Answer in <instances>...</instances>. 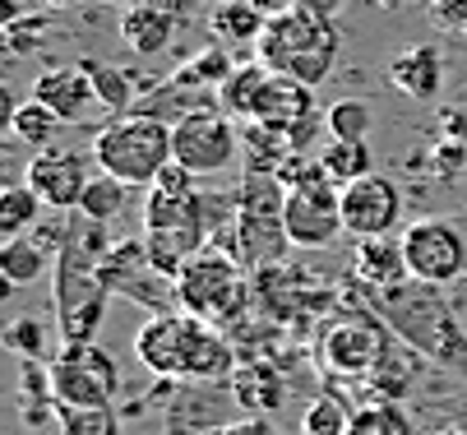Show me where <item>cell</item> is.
Instances as JSON below:
<instances>
[{
    "instance_id": "d4e9b609",
    "label": "cell",
    "mask_w": 467,
    "mask_h": 435,
    "mask_svg": "<svg viewBox=\"0 0 467 435\" xmlns=\"http://www.w3.org/2000/svg\"><path fill=\"white\" fill-rule=\"evenodd\" d=\"M42 200L28 181H10L5 191H0V236H28L37 223H42Z\"/></svg>"
},
{
    "instance_id": "60d3db41",
    "label": "cell",
    "mask_w": 467,
    "mask_h": 435,
    "mask_svg": "<svg viewBox=\"0 0 467 435\" xmlns=\"http://www.w3.org/2000/svg\"><path fill=\"white\" fill-rule=\"evenodd\" d=\"M51 5H84V0H51Z\"/></svg>"
},
{
    "instance_id": "ba28073f",
    "label": "cell",
    "mask_w": 467,
    "mask_h": 435,
    "mask_svg": "<svg viewBox=\"0 0 467 435\" xmlns=\"http://www.w3.org/2000/svg\"><path fill=\"white\" fill-rule=\"evenodd\" d=\"M120 389L116 357L98 343H65L51 361V394L60 408H111Z\"/></svg>"
},
{
    "instance_id": "7c38bea8",
    "label": "cell",
    "mask_w": 467,
    "mask_h": 435,
    "mask_svg": "<svg viewBox=\"0 0 467 435\" xmlns=\"http://www.w3.org/2000/svg\"><path fill=\"white\" fill-rule=\"evenodd\" d=\"M348 227H343V191L333 181H315V185H296L287 191V241L292 251H324L333 245Z\"/></svg>"
},
{
    "instance_id": "ac0fdd59",
    "label": "cell",
    "mask_w": 467,
    "mask_h": 435,
    "mask_svg": "<svg viewBox=\"0 0 467 435\" xmlns=\"http://www.w3.org/2000/svg\"><path fill=\"white\" fill-rule=\"evenodd\" d=\"M33 98L42 107H51L65 126H75V120H84L93 107H98V93H93V79L84 66H51L33 79Z\"/></svg>"
},
{
    "instance_id": "7bdbcfd3",
    "label": "cell",
    "mask_w": 467,
    "mask_h": 435,
    "mask_svg": "<svg viewBox=\"0 0 467 435\" xmlns=\"http://www.w3.org/2000/svg\"><path fill=\"white\" fill-rule=\"evenodd\" d=\"M204 5H223V0H204Z\"/></svg>"
},
{
    "instance_id": "8fae6325",
    "label": "cell",
    "mask_w": 467,
    "mask_h": 435,
    "mask_svg": "<svg viewBox=\"0 0 467 435\" xmlns=\"http://www.w3.org/2000/svg\"><path fill=\"white\" fill-rule=\"evenodd\" d=\"M408 204H403V191L398 181L370 171L352 185H343V227L348 236L357 241H370V236H398L408 223H403Z\"/></svg>"
},
{
    "instance_id": "74e56055",
    "label": "cell",
    "mask_w": 467,
    "mask_h": 435,
    "mask_svg": "<svg viewBox=\"0 0 467 435\" xmlns=\"http://www.w3.org/2000/svg\"><path fill=\"white\" fill-rule=\"evenodd\" d=\"M213 435H278L269 421H259V417H245V421H236V426H218Z\"/></svg>"
},
{
    "instance_id": "52a82bcc",
    "label": "cell",
    "mask_w": 467,
    "mask_h": 435,
    "mask_svg": "<svg viewBox=\"0 0 467 435\" xmlns=\"http://www.w3.org/2000/svg\"><path fill=\"white\" fill-rule=\"evenodd\" d=\"M241 153H245L241 126L223 107L190 111V116H176L171 120V162L185 167L199 181H204V176H223Z\"/></svg>"
},
{
    "instance_id": "6da1fadb",
    "label": "cell",
    "mask_w": 467,
    "mask_h": 435,
    "mask_svg": "<svg viewBox=\"0 0 467 435\" xmlns=\"http://www.w3.org/2000/svg\"><path fill=\"white\" fill-rule=\"evenodd\" d=\"M343 33H338V0H301L296 10L274 15L264 28L254 60H264L278 79H296L306 88H319L333 75Z\"/></svg>"
},
{
    "instance_id": "d6a6232c",
    "label": "cell",
    "mask_w": 467,
    "mask_h": 435,
    "mask_svg": "<svg viewBox=\"0 0 467 435\" xmlns=\"http://www.w3.org/2000/svg\"><path fill=\"white\" fill-rule=\"evenodd\" d=\"M324 130L328 140H370L375 130V116H370V102L361 98H343L324 111Z\"/></svg>"
},
{
    "instance_id": "3957f363",
    "label": "cell",
    "mask_w": 467,
    "mask_h": 435,
    "mask_svg": "<svg viewBox=\"0 0 467 435\" xmlns=\"http://www.w3.org/2000/svg\"><path fill=\"white\" fill-rule=\"evenodd\" d=\"M254 306V283L236 255H227L223 245L199 251L181 274H176V310L204 320L213 329H236Z\"/></svg>"
},
{
    "instance_id": "603a6c76",
    "label": "cell",
    "mask_w": 467,
    "mask_h": 435,
    "mask_svg": "<svg viewBox=\"0 0 467 435\" xmlns=\"http://www.w3.org/2000/svg\"><path fill=\"white\" fill-rule=\"evenodd\" d=\"M274 79V70L264 66V60H245L227 75V84L218 88V107L232 116V120H254V107H259V93L264 84Z\"/></svg>"
},
{
    "instance_id": "f35d334b",
    "label": "cell",
    "mask_w": 467,
    "mask_h": 435,
    "mask_svg": "<svg viewBox=\"0 0 467 435\" xmlns=\"http://www.w3.org/2000/svg\"><path fill=\"white\" fill-rule=\"evenodd\" d=\"M250 5H259L264 15H269V19H274V15H287V10H296V5H301V0H250Z\"/></svg>"
},
{
    "instance_id": "277c9868",
    "label": "cell",
    "mask_w": 467,
    "mask_h": 435,
    "mask_svg": "<svg viewBox=\"0 0 467 435\" xmlns=\"http://www.w3.org/2000/svg\"><path fill=\"white\" fill-rule=\"evenodd\" d=\"M93 162L98 171L125 181V185H149L171 167V120L149 116V111H125L111 116L93 135Z\"/></svg>"
},
{
    "instance_id": "4316f807",
    "label": "cell",
    "mask_w": 467,
    "mask_h": 435,
    "mask_svg": "<svg viewBox=\"0 0 467 435\" xmlns=\"http://www.w3.org/2000/svg\"><path fill=\"white\" fill-rule=\"evenodd\" d=\"M79 66L88 70L93 93H98V107H102L107 116L135 111V79H130V70H120V66H102V60H79Z\"/></svg>"
},
{
    "instance_id": "2e32d148",
    "label": "cell",
    "mask_w": 467,
    "mask_h": 435,
    "mask_svg": "<svg viewBox=\"0 0 467 435\" xmlns=\"http://www.w3.org/2000/svg\"><path fill=\"white\" fill-rule=\"evenodd\" d=\"M181 33V10L176 0H135L120 15V42L135 56H162L171 47V37Z\"/></svg>"
},
{
    "instance_id": "f546056e",
    "label": "cell",
    "mask_w": 467,
    "mask_h": 435,
    "mask_svg": "<svg viewBox=\"0 0 467 435\" xmlns=\"http://www.w3.org/2000/svg\"><path fill=\"white\" fill-rule=\"evenodd\" d=\"M348 435H417V430H412L408 408H398L393 399H375L361 412H352Z\"/></svg>"
},
{
    "instance_id": "d6986e66",
    "label": "cell",
    "mask_w": 467,
    "mask_h": 435,
    "mask_svg": "<svg viewBox=\"0 0 467 435\" xmlns=\"http://www.w3.org/2000/svg\"><path fill=\"white\" fill-rule=\"evenodd\" d=\"M357 278H361L370 292L403 287V283L412 278V274H408V260H403V241H398V236L357 241Z\"/></svg>"
},
{
    "instance_id": "44dd1931",
    "label": "cell",
    "mask_w": 467,
    "mask_h": 435,
    "mask_svg": "<svg viewBox=\"0 0 467 435\" xmlns=\"http://www.w3.org/2000/svg\"><path fill=\"white\" fill-rule=\"evenodd\" d=\"M227 385H232V403H236L241 412H250V417L278 412L283 399H287V385H283V376H278V366H269V361L241 366Z\"/></svg>"
},
{
    "instance_id": "9a60e30c",
    "label": "cell",
    "mask_w": 467,
    "mask_h": 435,
    "mask_svg": "<svg viewBox=\"0 0 467 435\" xmlns=\"http://www.w3.org/2000/svg\"><path fill=\"white\" fill-rule=\"evenodd\" d=\"M185 310H162L149 316L135 334V357L149 376L158 380H181V352H185Z\"/></svg>"
},
{
    "instance_id": "ffe728a7",
    "label": "cell",
    "mask_w": 467,
    "mask_h": 435,
    "mask_svg": "<svg viewBox=\"0 0 467 435\" xmlns=\"http://www.w3.org/2000/svg\"><path fill=\"white\" fill-rule=\"evenodd\" d=\"M264 28H269V15L250 0H223L209 15V33H213V47H227V51H254Z\"/></svg>"
},
{
    "instance_id": "5bb4252c",
    "label": "cell",
    "mask_w": 467,
    "mask_h": 435,
    "mask_svg": "<svg viewBox=\"0 0 467 435\" xmlns=\"http://www.w3.org/2000/svg\"><path fill=\"white\" fill-rule=\"evenodd\" d=\"M236 376V347L227 343V329H213L204 320H185V352H181V385H223Z\"/></svg>"
},
{
    "instance_id": "9c48e42d",
    "label": "cell",
    "mask_w": 467,
    "mask_h": 435,
    "mask_svg": "<svg viewBox=\"0 0 467 435\" xmlns=\"http://www.w3.org/2000/svg\"><path fill=\"white\" fill-rule=\"evenodd\" d=\"M398 241H403V260L417 283L449 287L467 274V236L449 218H412L398 232Z\"/></svg>"
},
{
    "instance_id": "836d02e7",
    "label": "cell",
    "mask_w": 467,
    "mask_h": 435,
    "mask_svg": "<svg viewBox=\"0 0 467 435\" xmlns=\"http://www.w3.org/2000/svg\"><path fill=\"white\" fill-rule=\"evenodd\" d=\"M56 426L60 435H116L111 408H60L56 403Z\"/></svg>"
},
{
    "instance_id": "d590c367",
    "label": "cell",
    "mask_w": 467,
    "mask_h": 435,
    "mask_svg": "<svg viewBox=\"0 0 467 435\" xmlns=\"http://www.w3.org/2000/svg\"><path fill=\"white\" fill-rule=\"evenodd\" d=\"M5 347L19 357V361H42L47 352V325L37 316H19L5 325Z\"/></svg>"
},
{
    "instance_id": "7402d4cb",
    "label": "cell",
    "mask_w": 467,
    "mask_h": 435,
    "mask_svg": "<svg viewBox=\"0 0 467 435\" xmlns=\"http://www.w3.org/2000/svg\"><path fill=\"white\" fill-rule=\"evenodd\" d=\"M51 255L56 251L37 232L33 236H10V241H0V274H5L10 287H28L51 269Z\"/></svg>"
},
{
    "instance_id": "ab89813d",
    "label": "cell",
    "mask_w": 467,
    "mask_h": 435,
    "mask_svg": "<svg viewBox=\"0 0 467 435\" xmlns=\"http://www.w3.org/2000/svg\"><path fill=\"white\" fill-rule=\"evenodd\" d=\"M370 5H379V10H408V0H370Z\"/></svg>"
},
{
    "instance_id": "1f68e13d",
    "label": "cell",
    "mask_w": 467,
    "mask_h": 435,
    "mask_svg": "<svg viewBox=\"0 0 467 435\" xmlns=\"http://www.w3.org/2000/svg\"><path fill=\"white\" fill-rule=\"evenodd\" d=\"M125 191H130L125 181H116V176L98 171V176L88 181L84 200H79V213H84V218H93V223H107V227H111V223L120 218V209H125Z\"/></svg>"
},
{
    "instance_id": "8d00e7d4",
    "label": "cell",
    "mask_w": 467,
    "mask_h": 435,
    "mask_svg": "<svg viewBox=\"0 0 467 435\" xmlns=\"http://www.w3.org/2000/svg\"><path fill=\"white\" fill-rule=\"evenodd\" d=\"M440 135L453 144H467V107H444L440 111Z\"/></svg>"
},
{
    "instance_id": "7a4b0ae2",
    "label": "cell",
    "mask_w": 467,
    "mask_h": 435,
    "mask_svg": "<svg viewBox=\"0 0 467 435\" xmlns=\"http://www.w3.org/2000/svg\"><path fill=\"white\" fill-rule=\"evenodd\" d=\"M292 251L287 241V185L274 171H245L236 185V218H232V245L245 269H274Z\"/></svg>"
},
{
    "instance_id": "30bf717a",
    "label": "cell",
    "mask_w": 467,
    "mask_h": 435,
    "mask_svg": "<svg viewBox=\"0 0 467 435\" xmlns=\"http://www.w3.org/2000/svg\"><path fill=\"white\" fill-rule=\"evenodd\" d=\"M102 283L111 287V296H130L149 306L153 316L162 310H176V278H167L153 260L144 236H120L111 241V251L102 255Z\"/></svg>"
},
{
    "instance_id": "ee69618b",
    "label": "cell",
    "mask_w": 467,
    "mask_h": 435,
    "mask_svg": "<svg viewBox=\"0 0 467 435\" xmlns=\"http://www.w3.org/2000/svg\"><path fill=\"white\" fill-rule=\"evenodd\" d=\"M130 5H135V0H130Z\"/></svg>"
},
{
    "instance_id": "b9f144b4",
    "label": "cell",
    "mask_w": 467,
    "mask_h": 435,
    "mask_svg": "<svg viewBox=\"0 0 467 435\" xmlns=\"http://www.w3.org/2000/svg\"><path fill=\"white\" fill-rule=\"evenodd\" d=\"M440 435H467V430H440Z\"/></svg>"
},
{
    "instance_id": "e575fe53",
    "label": "cell",
    "mask_w": 467,
    "mask_h": 435,
    "mask_svg": "<svg viewBox=\"0 0 467 435\" xmlns=\"http://www.w3.org/2000/svg\"><path fill=\"white\" fill-rule=\"evenodd\" d=\"M51 33V15H19L5 24V51L19 60V56H33Z\"/></svg>"
},
{
    "instance_id": "4fadbf2b",
    "label": "cell",
    "mask_w": 467,
    "mask_h": 435,
    "mask_svg": "<svg viewBox=\"0 0 467 435\" xmlns=\"http://www.w3.org/2000/svg\"><path fill=\"white\" fill-rule=\"evenodd\" d=\"M93 167H98L93 153H75V149H56V144H51V149L33 153L24 181L37 191V200H42L47 209H79L88 181L98 176Z\"/></svg>"
},
{
    "instance_id": "4dcf8cb0",
    "label": "cell",
    "mask_w": 467,
    "mask_h": 435,
    "mask_svg": "<svg viewBox=\"0 0 467 435\" xmlns=\"http://www.w3.org/2000/svg\"><path fill=\"white\" fill-rule=\"evenodd\" d=\"M352 408L343 394H315L301 412V435H348Z\"/></svg>"
},
{
    "instance_id": "83f0119b",
    "label": "cell",
    "mask_w": 467,
    "mask_h": 435,
    "mask_svg": "<svg viewBox=\"0 0 467 435\" xmlns=\"http://www.w3.org/2000/svg\"><path fill=\"white\" fill-rule=\"evenodd\" d=\"M60 126H65V120H60L51 107H42L37 98H28V102H24V107H15V116H10V135H15L19 144H28L33 153L51 149V144H56V135H60Z\"/></svg>"
},
{
    "instance_id": "8992f818",
    "label": "cell",
    "mask_w": 467,
    "mask_h": 435,
    "mask_svg": "<svg viewBox=\"0 0 467 435\" xmlns=\"http://www.w3.org/2000/svg\"><path fill=\"white\" fill-rule=\"evenodd\" d=\"M393 325L384 316H338L315 338V366L333 380H370L393 357Z\"/></svg>"
},
{
    "instance_id": "cb8c5ba5",
    "label": "cell",
    "mask_w": 467,
    "mask_h": 435,
    "mask_svg": "<svg viewBox=\"0 0 467 435\" xmlns=\"http://www.w3.org/2000/svg\"><path fill=\"white\" fill-rule=\"evenodd\" d=\"M241 144H245V158H250L245 171H274L278 176L283 162L296 153L292 135L278 130V126H264V120H245V126H241Z\"/></svg>"
},
{
    "instance_id": "e0dca14e",
    "label": "cell",
    "mask_w": 467,
    "mask_h": 435,
    "mask_svg": "<svg viewBox=\"0 0 467 435\" xmlns=\"http://www.w3.org/2000/svg\"><path fill=\"white\" fill-rule=\"evenodd\" d=\"M444 51L435 42H412L389 60V84L408 102H435L444 93Z\"/></svg>"
},
{
    "instance_id": "f1b7e54d",
    "label": "cell",
    "mask_w": 467,
    "mask_h": 435,
    "mask_svg": "<svg viewBox=\"0 0 467 435\" xmlns=\"http://www.w3.org/2000/svg\"><path fill=\"white\" fill-rule=\"evenodd\" d=\"M319 162H324V171L333 176L338 191L375 171V158H370V144L366 140H328V149L319 153Z\"/></svg>"
},
{
    "instance_id": "5b68a950",
    "label": "cell",
    "mask_w": 467,
    "mask_h": 435,
    "mask_svg": "<svg viewBox=\"0 0 467 435\" xmlns=\"http://www.w3.org/2000/svg\"><path fill=\"white\" fill-rule=\"evenodd\" d=\"M375 306L379 316L403 334L421 357L440 361V366H467V338L462 329L453 325L444 296L431 287V283H417L408 278L403 287H389V292H375Z\"/></svg>"
},
{
    "instance_id": "484cf974",
    "label": "cell",
    "mask_w": 467,
    "mask_h": 435,
    "mask_svg": "<svg viewBox=\"0 0 467 435\" xmlns=\"http://www.w3.org/2000/svg\"><path fill=\"white\" fill-rule=\"evenodd\" d=\"M232 70H236L232 51H227V47H209V51L190 56L185 66L176 70V79H171V84H181V88H194V93H218V88L227 84V75H232Z\"/></svg>"
}]
</instances>
